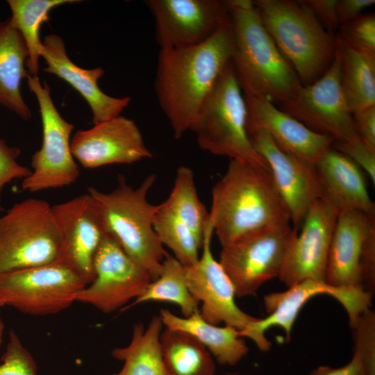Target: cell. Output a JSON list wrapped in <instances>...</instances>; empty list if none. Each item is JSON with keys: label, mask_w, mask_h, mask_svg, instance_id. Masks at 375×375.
<instances>
[{"label": "cell", "mask_w": 375, "mask_h": 375, "mask_svg": "<svg viewBox=\"0 0 375 375\" xmlns=\"http://www.w3.org/2000/svg\"><path fill=\"white\" fill-rule=\"evenodd\" d=\"M233 47V32L228 17L204 42L160 49L155 90L175 138H181L190 130L230 62Z\"/></svg>", "instance_id": "obj_1"}, {"label": "cell", "mask_w": 375, "mask_h": 375, "mask_svg": "<svg viewBox=\"0 0 375 375\" xmlns=\"http://www.w3.org/2000/svg\"><path fill=\"white\" fill-rule=\"evenodd\" d=\"M225 2L234 40L230 62L243 94L273 103L286 101L302 85L263 26L253 1Z\"/></svg>", "instance_id": "obj_2"}, {"label": "cell", "mask_w": 375, "mask_h": 375, "mask_svg": "<svg viewBox=\"0 0 375 375\" xmlns=\"http://www.w3.org/2000/svg\"><path fill=\"white\" fill-rule=\"evenodd\" d=\"M209 213L222 247L250 232L290 222L269 170L235 160L212 188Z\"/></svg>", "instance_id": "obj_3"}, {"label": "cell", "mask_w": 375, "mask_h": 375, "mask_svg": "<svg viewBox=\"0 0 375 375\" xmlns=\"http://www.w3.org/2000/svg\"><path fill=\"white\" fill-rule=\"evenodd\" d=\"M117 187L103 192L90 187L88 192L94 199L101 213L106 233L150 275L156 279L167 254L153 228L158 205L147 200V194L156 181V175L145 178L136 188L119 175Z\"/></svg>", "instance_id": "obj_4"}, {"label": "cell", "mask_w": 375, "mask_h": 375, "mask_svg": "<svg viewBox=\"0 0 375 375\" xmlns=\"http://www.w3.org/2000/svg\"><path fill=\"white\" fill-rule=\"evenodd\" d=\"M265 29L293 67L302 85L311 84L331 66L336 37L299 1H253Z\"/></svg>", "instance_id": "obj_5"}, {"label": "cell", "mask_w": 375, "mask_h": 375, "mask_svg": "<svg viewBox=\"0 0 375 375\" xmlns=\"http://www.w3.org/2000/svg\"><path fill=\"white\" fill-rule=\"evenodd\" d=\"M247 120L244 96L229 62L190 131L201 149L269 170L250 141Z\"/></svg>", "instance_id": "obj_6"}, {"label": "cell", "mask_w": 375, "mask_h": 375, "mask_svg": "<svg viewBox=\"0 0 375 375\" xmlns=\"http://www.w3.org/2000/svg\"><path fill=\"white\" fill-rule=\"evenodd\" d=\"M60 247L52 206L46 201L25 199L0 217V273L55 262Z\"/></svg>", "instance_id": "obj_7"}, {"label": "cell", "mask_w": 375, "mask_h": 375, "mask_svg": "<svg viewBox=\"0 0 375 375\" xmlns=\"http://www.w3.org/2000/svg\"><path fill=\"white\" fill-rule=\"evenodd\" d=\"M296 233L290 224L272 225L222 247L219 262L236 297L255 296L265 283L279 277Z\"/></svg>", "instance_id": "obj_8"}, {"label": "cell", "mask_w": 375, "mask_h": 375, "mask_svg": "<svg viewBox=\"0 0 375 375\" xmlns=\"http://www.w3.org/2000/svg\"><path fill=\"white\" fill-rule=\"evenodd\" d=\"M28 86L38 102L42 126V141L31 158V173L23 179L22 188L37 192L69 185L79 176V169L71 151L74 125L67 122L56 109L50 88L38 76L27 75Z\"/></svg>", "instance_id": "obj_9"}, {"label": "cell", "mask_w": 375, "mask_h": 375, "mask_svg": "<svg viewBox=\"0 0 375 375\" xmlns=\"http://www.w3.org/2000/svg\"><path fill=\"white\" fill-rule=\"evenodd\" d=\"M87 285L81 276L58 261L0 273V307L33 315L55 314L76 302Z\"/></svg>", "instance_id": "obj_10"}, {"label": "cell", "mask_w": 375, "mask_h": 375, "mask_svg": "<svg viewBox=\"0 0 375 375\" xmlns=\"http://www.w3.org/2000/svg\"><path fill=\"white\" fill-rule=\"evenodd\" d=\"M320 294L333 297L343 306L348 315L351 327L358 317L370 308L372 299V295L362 288H336L325 281L307 279L288 287L283 292L266 294L263 301L268 315L265 318H258L239 333L251 340L261 351H267L272 347L271 342L265 335V332L272 327L282 328L286 340L290 341L300 310L310 299Z\"/></svg>", "instance_id": "obj_11"}, {"label": "cell", "mask_w": 375, "mask_h": 375, "mask_svg": "<svg viewBox=\"0 0 375 375\" xmlns=\"http://www.w3.org/2000/svg\"><path fill=\"white\" fill-rule=\"evenodd\" d=\"M281 110L310 130L332 138L335 142L358 141L351 112L340 84L338 50L327 72L314 83L301 85L288 100L278 104Z\"/></svg>", "instance_id": "obj_12"}, {"label": "cell", "mask_w": 375, "mask_h": 375, "mask_svg": "<svg viewBox=\"0 0 375 375\" xmlns=\"http://www.w3.org/2000/svg\"><path fill=\"white\" fill-rule=\"evenodd\" d=\"M94 277L77 295L76 302L109 313L136 299L152 281L149 274L106 233L94 259Z\"/></svg>", "instance_id": "obj_13"}, {"label": "cell", "mask_w": 375, "mask_h": 375, "mask_svg": "<svg viewBox=\"0 0 375 375\" xmlns=\"http://www.w3.org/2000/svg\"><path fill=\"white\" fill-rule=\"evenodd\" d=\"M213 233V222L209 213L203 232L202 253L194 265L185 267L187 284L201 305L199 312L206 321L215 325L224 323L242 331L258 318L246 313L236 304L233 285L212 253Z\"/></svg>", "instance_id": "obj_14"}, {"label": "cell", "mask_w": 375, "mask_h": 375, "mask_svg": "<svg viewBox=\"0 0 375 375\" xmlns=\"http://www.w3.org/2000/svg\"><path fill=\"white\" fill-rule=\"evenodd\" d=\"M161 49L194 46L208 40L228 19L225 1L147 0Z\"/></svg>", "instance_id": "obj_15"}, {"label": "cell", "mask_w": 375, "mask_h": 375, "mask_svg": "<svg viewBox=\"0 0 375 375\" xmlns=\"http://www.w3.org/2000/svg\"><path fill=\"white\" fill-rule=\"evenodd\" d=\"M60 247L58 262L88 283L94 277V259L106 230L98 206L88 192L52 206Z\"/></svg>", "instance_id": "obj_16"}, {"label": "cell", "mask_w": 375, "mask_h": 375, "mask_svg": "<svg viewBox=\"0 0 375 375\" xmlns=\"http://www.w3.org/2000/svg\"><path fill=\"white\" fill-rule=\"evenodd\" d=\"M256 152L266 161L274 188L283 202L290 222L302 224L310 205L323 197L315 166L281 149L264 130L249 135Z\"/></svg>", "instance_id": "obj_17"}, {"label": "cell", "mask_w": 375, "mask_h": 375, "mask_svg": "<svg viewBox=\"0 0 375 375\" xmlns=\"http://www.w3.org/2000/svg\"><path fill=\"white\" fill-rule=\"evenodd\" d=\"M339 211L324 198L315 200L294 234L278 277L287 287L307 279L325 281L330 243Z\"/></svg>", "instance_id": "obj_18"}, {"label": "cell", "mask_w": 375, "mask_h": 375, "mask_svg": "<svg viewBox=\"0 0 375 375\" xmlns=\"http://www.w3.org/2000/svg\"><path fill=\"white\" fill-rule=\"evenodd\" d=\"M71 151L74 159L88 169L132 164L152 156L137 124L122 115L76 131Z\"/></svg>", "instance_id": "obj_19"}, {"label": "cell", "mask_w": 375, "mask_h": 375, "mask_svg": "<svg viewBox=\"0 0 375 375\" xmlns=\"http://www.w3.org/2000/svg\"><path fill=\"white\" fill-rule=\"evenodd\" d=\"M244 96L248 135L264 130L281 149L314 166L332 147V138L310 130L268 99Z\"/></svg>", "instance_id": "obj_20"}, {"label": "cell", "mask_w": 375, "mask_h": 375, "mask_svg": "<svg viewBox=\"0 0 375 375\" xmlns=\"http://www.w3.org/2000/svg\"><path fill=\"white\" fill-rule=\"evenodd\" d=\"M47 67L44 71L69 83L88 103L93 124L121 115L131 101L129 97H113L103 92L98 81L104 74L101 67L83 69L68 57L63 40L57 35H46L41 50Z\"/></svg>", "instance_id": "obj_21"}, {"label": "cell", "mask_w": 375, "mask_h": 375, "mask_svg": "<svg viewBox=\"0 0 375 375\" xmlns=\"http://www.w3.org/2000/svg\"><path fill=\"white\" fill-rule=\"evenodd\" d=\"M374 225L375 217L360 211L338 213L326 267L328 284L342 288H362L361 254L367 235Z\"/></svg>", "instance_id": "obj_22"}, {"label": "cell", "mask_w": 375, "mask_h": 375, "mask_svg": "<svg viewBox=\"0 0 375 375\" xmlns=\"http://www.w3.org/2000/svg\"><path fill=\"white\" fill-rule=\"evenodd\" d=\"M323 198L339 212L357 210L375 217V205L367 190L360 167L333 147L315 165Z\"/></svg>", "instance_id": "obj_23"}, {"label": "cell", "mask_w": 375, "mask_h": 375, "mask_svg": "<svg viewBox=\"0 0 375 375\" xmlns=\"http://www.w3.org/2000/svg\"><path fill=\"white\" fill-rule=\"evenodd\" d=\"M159 316L163 326L186 332L198 340L217 362L223 365H237L249 352L244 337L236 328L219 326L206 321L199 311L189 317H179L168 309H160Z\"/></svg>", "instance_id": "obj_24"}, {"label": "cell", "mask_w": 375, "mask_h": 375, "mask_svg": "<svg viewBox=\"0 0 375 375\" xmlns=\"http://www.w3.org/2000/svg\"><path fill=\"white\" fill-rule=\"evenodd\" d=\"M28 57L25 42L10 19L0 22V105L24 120L32 113L21 93L22 80L27 77Z\"/></svg>", "instance_id": "obj_25"}, {"label": "cell", "mask_w": 375, "mask_h": 375, "mask_svg": "<svg viewBox=\"0 0 375 375\" xmlns=\"http://www.w3.org/2000/svg\"><path fill=\"white\" fill-rule=\"evenodd\" d=\"M162 326L160 316L156 315L146 328L141 323L134 325L129 344L112 351V356L124 362L115 375H169L160 341Z\"/></svg>", "instance_id": "obj_26"}, {"label": "cell", "mask_w": 375, "mask_h": 375, "mask_svg": "<svg viewBox=\"0 0 375 375\" xmlns=\"http://www.w3.org/2000/svg\"><path fill=\"white\" fill-rule=\"evenodd\" d=\"M342 90L353 114L375 106V61L345 44L336 36Z\"/></svg>", "instance_id": "obj_27"}, {"label": "cell", "mask_w": 375, "mask_h": 375, "mask_svg": "<svg viewBox=\"0 0 375 375\" xmlns=\"http://www.w3.org/2000/svg\"><path fill=\"white\" fill-rule=\"evenodd\" d=\"M160 341L169 375H215L213 356L190 334L165 328Z\"/></svg>", "instance_id": "obj_28"}, {"label": "cell", "mask_w": 375, "mask_h": 375, "mask_svg": "<svg viewBox=\"0 0 375 375\" xmlns=\"http://www.w3.org/2000/svg\"><path fill=\"white\" fill-rule=\"evenodd\" d=\"M80 2L76 0H8L11 10L9 18L12 25L22 35L27 47L28 57L26 62L28 74L37 76L42 42L39 31L42 24L49 19V12L55 7Z\"/></svg>", "instance_id": "obj_29"}, {"label": "cell", "mask_w": 375, "mask_h": 375, "mask_svg": "<svg viewBox=\"0 0 375 375\" xmlns=\"http://www.w3.org/2000/svg\"><path fill=\"white\" fill-rule=\"evenodd\" d=\"M159 276L150 282L144 292L132 303L167 301L177 305L183 317L199 311V303L192 295L186 281L185 267L174 256L167 254Z\"/></svg>", "instance_id": "obj_30"}, {"label": "cell", "mask_w": 375, "mask_h": 375, "mask_svg": "<svg viewBox=\"0 0 375 375\" xmlns=\"http://www.w3.org/2000/svg\"><path fill=\"white\" fill-rule=\"evenodd\" d=\"M162 203L189 227L202 247L209 212L199 199L194 173L190 168L181 166L177 169L173 188Z\"/></svg>", "instance_id": "obj_31"}, {"label": "cell", "mask_w": 375, "mask_h": 375, "mask_svg": "<svg viewBox=\"0 0 375 375\" xmlns=\"http://www.w3.org/2000/svg\"><path fill=\"white\" fill-rule=\"evenodd\" d=\"M153 228L161 244L171 249L175 258L185 267H190L198 261L201 247L196 237L163 203L158 204Z\"/></svg>", "instance_id": "obj_32"}, {"label": "cell", "mask_w": 375, "mask_h": 375, "mask_svg": "<svg viewBox=\"0 0 375 375\" xmlns=\"http://www.w3.org/2000/svg\"><path fill=\"white\" fill-rule=\"evenodd\" d=\"M338 37L347 46L375 61V15L362 13L340 25Z\"/></svg>", "instance_id": "obj_33"}, {"label": "cell", "mask_w": 375, "mask_h": 375, "mask_svg": "<svg viewBox=\"0 0 375 375\" xmlns=\"http://www.w3.org/2000/svg\"><path fill=\"white\" fill-rule=\"evenodd\" d=\"M351 328L354 330L353 353L360 359L365 375H375V312L367 308Z\"/></svg>", "instance_id": "obj_34"}, {"label": "cell", "mask_w": 375, "mask_h": 375, "mask_svg": "<svg viewBox=\"0 0 375 375\" xmlns=\"http://www.w3.org/2000/svg\"><path fill=\"white\" fill-rule=\"evenodd\" d=\"M1 360L0 375H38L33 356L13 331Z\"/></svg>", "instance_id": "obj_35"}, {"label": "cell", "mask_w": 375, "mask_h": 375, "mask_svg": "<svg viewBox=\"0 0 375 375\" xmlns=\"http://www.w3.org/2000/svg\"><path fill=\"white\" fill-rule=\"evenodd\" d=\"M20 149L8 146L0 137V199L4 187L12 180L24 178L31 169L17 162Z\"/></svg>", "instance_id": "obj_36"}, {"label": "cell", "mask_w": 375, "mask_h": 375, "mask_svg": "<svg viewBox=\"0 0 375 375\" xmlns=\"http://www.w3.org/2000/svg\"><path fill=\"white\" fill-rule=\"evenodd\" d=\"M332 147L346 155L362 168L374 185L375 151L369 149L360 140L351 144L333 142Z\"/></svg>", "instance_id": "obj_37"}, {"label": "cell", "mask_w": 375, "mask_h": 375, "mask_svg": "<svg viewBox=\"0 0 375 375\" xmlns=\"http://www.w3.org/2000/svg\"><path fill=\"white\" fill-rule=\"evenodd\" d=\"M360 267L362 288L373 296L375 293V225L370 229L365 240Z\"/></svg>", "instance_id": "obj_38"}, {"label": "cell", "mask_w": 375, "mask_h": 375, "mask_svg": "<svg viewBox=\"0 0 375 375\" xmlns=\"http://www.w3.org/2000/svg\"><path fill=\"white\" fill-rule=\"evenodd\" d=\"M352 118L358 139L375 151V106L353 113Z\"/></svg>", "instance_id": "obj_39"}, {"label": "cell", "mask_w": 375, "mask_h": 375, "mask_svg": "<svg viewBox=\"0 0 375 375\" xmlns=\"http://www.w3.org/2000/svg\"><path fill=\"white\" fill-rule=\"evenodd\" d=\"M301 4L309 8L321 24L328 31L338 29L340 24L337 17V0H299Z\"/></svg>", "instance_id": "obj_40"}, {"label": "cell", "mask_w": 375, "mask_h": 375, "mask_svg": "<svg viewBox=\"0 0 375 375\" xmlns=\"http://www.w3.org/2000/svg\"><path fill=\"white\" fill-rule=\"evenodd\" d=\"M375 3L374 0H337L336 12L339 24L349 22Z\"/></svg>", "instance_id": "obj_41"}, {"label": "cell", "mask_w": 375, "mask_h": 375, "mask_svg": "<svg viewBox=\"0 0 375 375\" xmlns=\"http://www.w3.org/2000/svg\"><path fill=\"white\" fill-rule=\"evenodd\" d=\"M308 375H365L363 365L359 357L353 353L346 365L339 367L321 365L312 369Z\"/></svg>", "instance_id": "obj_42"}, {"label": "cell", "mask_w": 375, "mask_h": 375, "mask_svg": "<svg viewBox=\"0 0 375 375\" xmlns=\"http://www.w3.org/2000/svg\"><path fill=\"white\" fill-rule=\"evenodd\" d=\"M3 331H4V326H3V321L0 317V345L3 340Z\"/></svg>", "instance_id": "obj_43"}, {"label": "cell", "mask_w": 375, "mask_h": 375, "mask_svg": "<svg viewBox=\"0 0 375 375\" xmlns=\"http://www.w3.org/2000/svg\"><path fill=\"white\" fill-rule=\"evenodd\" d=\"M223 375H242V374H238V373H227V374H224Z\"/></svg>", "instance_id": "obj_44"}, {"label": "cell", "mask_w": 375, "mask_h": 375, "mask_svg": "<svg viewBox=\"0 0 375 375\" xmlns=\"http://www.w3.org/2000/svg\"><path fill=\"white\" fill-rule=\"evenodd\" d=\"M3 208L1 206V205L0 204V212H3Z\"/></svg>", "instance_id": "obj_45"}, {"label": "cell", "mask_w": 375, "mask_h": 375, "mask_svg": "<svg viewBox=\"0 0 375 375\" xmlns=\"http://www.w3.org/2000/svg\"><path fill=\"white\" fill-rule=\"evenodd\" d=\"M112 375H115V374H112Z\"/></svg>", "instance_id": "obj_46"}]
</instances>
